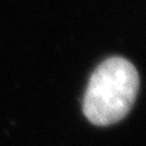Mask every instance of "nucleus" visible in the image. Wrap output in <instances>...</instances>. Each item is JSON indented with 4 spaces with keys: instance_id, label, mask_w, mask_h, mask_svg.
Returning <instances> with one entry per match:
<instances>
[{
    "instance_id": "obj_1",
    "label": "nucleus",
    "mask_w": 146,
    "mask_h": 146,
    "mask_svg": "<svg viewBox=\"0 0 146 146\" xmlns=\"http://www.w3.org/2000/svg\"><path fill=\"white\" fill-rule=\"evenodd\" d=\"M139 90L135 65L122 57H111L92 72L82 102L87 119L108 126L123 119L132 109Z\"/></svg>"
}]
</instances>
